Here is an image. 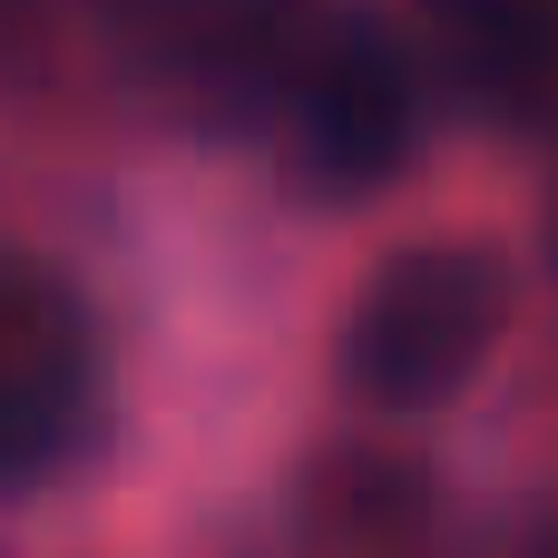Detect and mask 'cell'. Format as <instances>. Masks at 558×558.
I'll use <instances>...</instances> for the list:
<instances>
[{
  "instance_id": "obj_1",
  "label": "cell",
  "mask_w": 558,
  "mask_h": 558,
  "mask_svg": "<svg viewBox=\"0 0 558 558\" xmlns=\"http://www.w3.org/2000/svg\"><path fill=\"white\" fill-rule=\"evenodd\" d=\"M510 333V265L490 245H402L343 314L333 383L363 412H441Z\"/></svg>"
},
{
  "instance_id": "obj_2",
  "label": "cell",
  "mask_w": 558,
  "mask_h": 558,
  "mask_svg": "<svg viewBox=\"0 0 558 558\" xmlns=\"http://www.w3.org/2000/svg\"><path fill=\"white\" fill-rule=\"evenodd\" d=\"M265 118L304 196H383L422 157V59L373 20L304 29L265 88Z\"/></svg>"
},
{
  "instance_id": "obj_3",
  "label": "cell",
  "mask_w": 558,
  "mask_h": 558,
  "mask_svg": "<svg viewBox=\"0 0 558 558\" xmlns=\"http://www.w3.org/2000/svg\"><path fill=\"white\" fill-rule=\"evenodd\" d=\"M88 412H98V324H88V304L59 275L0 255V490L49 481L88 441Z\"/></svg>"
},
{
  "instance_id": "obj_4",
  "label": "cell",
  "mask_w": 558,
  "mask_h": 558,
  "mask_svg": "<svg viewBox=\"0 0 558 558\" xmlns=\"http://www.w3.org/2000/svg\"><path fill=\"white\" fill-rule=\"evenodd\" d=\"M98 29L177 108H265L314 0H98Z\"/></svg>"
},
{
  "instance_id": "obj_5",
  "label": "cell",
  "mask_w": 558,
  "mask_h": 558,
  "mask_svg": "<svg viewBox=\"0 0 558 558\" xmlns=\"http://www.w3.org/2000/svg\"><path fill=\"white\" fill-rule=\"evenodd\" d=\"M412 59L471 118L530 128L558 108V0H412Z\"/></svg>"
},
{
  "instance_id": "obj_6",
  "label": "cell",
  "mask_w": 558,
  "mask_h": 558,
  "mask_svg": "<svg viewBox=\"0 0 558 558\" xmlns=\"http://www.w3.org/2000/svg\"><path fill=\"white\" fill-rule=\"evenodd\" d=\"M39 20H49V0H0V59H10V49H20Z\"/></svg>"
},
{
  "instance_id": "obj_7",
  "label": "cell",
  "mask_w": 558,
  "mask_h": 558,
  "mask_svg": "<svg viewBox=\"0 0 558 558\" xmlns=\"http://www.w3.org/2000/svg\"><path fill=\"white\" fill-rule=\"evenodd\" d=\"M549 245H558V206H549Z\"/></svg>"
}]
</instances>
